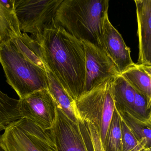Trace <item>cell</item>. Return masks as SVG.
Segmentation results:
<instances>
[{"instance_id":"17","label":"cell","mask_w":151,"mask_h":151,"mask_svg":"<svg viewBox=\"0 0 151 151\" xmlns=\"http://www.w3.org/2000/svg\"><path fill=\"white\" fill-rule=\"evenodd\" d=\"M121 120V116L115 108L104 142V151H122Z\"/></svg>"},{"instance_id":"21","label":"cell","mask_w":151,"mask_h":151,"mask_svg":"<svg viewBox=\"0 0 151 151\" xmlns=\"http://www.w3.org/2000/svg\"><path fill=\"white\" fill-rule=\"evenodd\" d=\"M0 151H4L3 149H2V147L0 146Z\"/></svg>"},{"instance_id":"9","label":"cell","mask_w":151,"mask_h":151,"mask_svg":"<svg viewBox=\"0 0 151 151\" xmlns=\"http://www.w3.org/2000/svg\"><path fill=\"white\" fill-rule=\"evenodd\" d=\"M82 42L85 55L83 94L106 79L115 77L120 73L115 64L102 48L87 41Z\"/></svg>"},{"instance_id":"16","label":"cell","mask_w":151,"mask_h":151,"mask_svg":"<svg viewBox=\"0 0 151 151\" xmlns=\"http://www.w3.org/2000/svg\"><path fill=\"white\" fill-rule=\"evenodd\" d=\"M117 111L139 142L145 148H151V122H141L125 111Z\"/></svg>"},{"instance_id":"15","label":"cell","mask_w":151,"mask_h":151,"mask_svg":"<svg viewBox=\"0 0 151 151\" xmlns=\"http://www.w3.org/2000/svg\"><path fill=\"white\" fill-rule=\"evenodd\" d=\"M112 94L115 108L119 111L129 113L134 101L135 91L121 75L114 78Z\"/></svg>"},{"instance_id":"18","label":"cell","mask_w":151,"mask_h":151,"mask_svg":"<svg viewBox=\"0 0 151 151\" xmlns=\"http://www.w3.org/2000/svg\"><path fill=\"white\" fill-rule=\"evenodd\" d=\"M128 113L141 122H151V110L147 109L146 101L137 91H135L134 101L131 110Z\"/></svg>"},{"instance_id":"2","label":"cell","mask_w":151,"mask_h":151,"mask_svg":"<svg viewBox=\"0 0 151 151\" xmlns=\"http://www.w3.org/2000/svg\"><path fill=\"white\" fill-rule=\"evenodd\" d=\"M108 0H63L55 17L67 32L102 48V28L108 15Z\"/></svg>"},{"instance_id":"14","label":"cell","mask_w":151,"mask_h":151,"mask_svg":"<svg viewBox=\"0 0 151 151\" xmlns=\"http://www.w3.org/2000/svg\"><path fill=\"white\" fill-rule=\"evenodd\" d=\"M48 89L56 104L64 114L75 123L82 118L75 107V101L68 95L52 73L45 66Z\"/></svg>"},{"instance_id":"7","label":"cell","mask_w":151,"mask_h":151,"mask_svg":"<svg viewBox=\"0 0 151 151\" xmlns=\"http://www.w3.org/2000/svg\"><path fill=\"white\" fill-rule=\"evenodd\" d=\"M63 0H14L15 12L21 32L40 34L55 17Z\"/></svg>"},{"instance_id":"13","label":"cell","mask_w":151,"mask_h":151,"mask_svg":"<svg viewBox=\"0 0 151 151\" xmlns=\"http://www.w3.org/2000/svg\"><path fill=\"white\" fill-rule=\"evenodd\" d=\"M14 0H0V45L22 34L15 12Z\"/></svg>"},{"instance_id":"1","label":"cell","mask_w":151,"mask_h":151,"mask_svg":"<svg viewBox=\"0 0 151 151\" xmlns=\"http://www.w3.org/2000/svg\"><path fill=\"white\" fill-rule=\"evenodd\" d=\"M39 44L44 64L74 101L83 93L85 55L83 42L54 19L40 34L32 36Z\"/></svg>"},{"instance_id":"19","label":"cell","mask_w":151,"mask_h":151,"mask_svg":"<svg viewBox=\"0 0 151 151\" xmlns=\"http://www.w3.org/2000/svg\"><path fill=\"white\" fill-rule=\"evenodd\" d=\"M121 127L122 151H140L145 148L139 142L129 128L122 119Z\"/></svg>"},{"instance_id":"12","label":"cell","mask_w":151,"mask_h":151,"mask_svg":"<svg viewBox=\"0 0 151 151\" xmlns=\"http://www.w3.org/2000/svg\"><path fill=\"white\" fill-rule=\"evenodd\" d=\"M130 85L145 99L147 108L151 109V66L135 63L120 74Z\"/></svg>"},{"instance_id":"10","label":"cell","mask_w":151,"mask_h":151,"mask_svg":"<svg viewBox=\"0 0 151 151\" xmlns=\"http://www.w3.org/2000/svg\"><path fill=\"white\" fill-rule=\"evenodd\" d=\"M102 49L117 67L120 74L135 65L131 57L129 48L122 35L111 24L108 15L105 18L102 28Z\"/></svg>"},{"instance_id":"11","label":"cell","mask_w":151,"mask_h":151,"mask_svg":"<svg viewBox=\"0 0 151 151\" xmlns=\"http://www.w3.org/2000/svg\"><path fill=\"white\" fill-rule=\"evenodd\" d=\"M139 55L137 64L151 66V0H136Z\"/></svg>"},{"instance_id":"6","label":"cell","mask_w":151,"mask_h":151,"mask_svg":"<svg viewBox=\"0 0 151 151\" xmlns=\"http://www.w3.org/2000/svg\"><path fill=\"white\" fill-rule=\"evenodd\" d=\"M4 151H57L48 131L21 118L13 122L0 135Z\"/></svg>"},{"instance_id":"4","label":"cell","mask_w":151,"mask_h":151,"mask_svg":"<svg viewBox=\"0 0 151 151\" xmlns=\"http://www.w3.org/2000/svg\"><path fill=\"white\" fill-rule=\"evenodd\" d=\"M114 78L106 79L75 100V107L78 115L84 122L92 125L103 147L115 110L112 91Z\"/></svg>"},{"instance_id":"20","label":"cell","mask_w":151,"mask_h":151,"mask_svg":"<svg viewBox=\"0 0 151 151\" xmlns=\"http://www.w3.org/2000/svg\"><path fill=\"white\" fill-rule=\"evenodd\" d=\"M140 151H151V148H145Z\"/></svg>"},{"instance_id":"8","label":"cell","mask_w":151,"mask_h":151,"mask_svg":"<svg viewBox=\"0 0 151 151\" xmlns=\"http://www.w3.org/2000/svg\"><path fill=\"white\" fill-rule=\"evenodd\" d=\"M19 100L21 118L32 121L45 131L52 128L56 118V104L48 89Z\"/></svg>"},{"instance_id":"5","label":"cell","mask_w":151,"mask_h":151,"mask_svg":"<svg viewBox=\"0 0 151 151\" xmlns=\"http://www.w3.org/2000/svg\"><path fill=\"white\" fill-rule=\"evenodd\" d=\"M57 151H104L99 137L83 120L75 123L56 106V116L48 130Z\"/></svg>"},{"instance_id":"3","label":"cell","mask_w":151,"mask_h":151,"mask_svg":"<svg viewBox=\"0 0 151 151\" xmlns=\"http://www.w3.org/2000/svg\"><path fill=\"white\" fill-rule=\"evenodd\" d=\"M0 63L7 82L15 91L19 99L48 88L45 69L27 59L12 41L0 45Z\"/></svg>"}]
</instances>
